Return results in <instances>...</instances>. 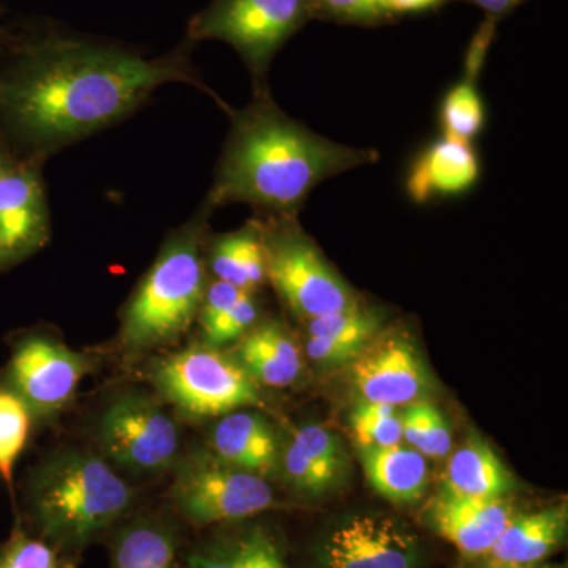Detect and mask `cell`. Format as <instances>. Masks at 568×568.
Returning <instances> with one entry per match:
<instances>
[{
    "label": "cell",
    "mask_w": 568,
    "mask_h": 568,
    "mask_svg": "<svg viewBox=\"0 0 568 568\" xmlns=\"http://www.w3.org/2000/svg\"><path fill=\"white\" fill-rule=\"evenodd\" d=\"M189 51L144 59L70 37L29 41L0 73V121L33 151H55L119 121L166 82L204 89Z\"/></svg>",
    "instance_id": "obj_1"
},
{
    "label": "cell",
    "mask_w": 568,
    "mask_h": 568,
    "mask_svg": "<svg viewBox=\"0 0 568 568\" xmlns=\"http://www.w3.org/2000/svg\"><path fill=\"white\" fill-rule=\"evenodd\" d=\"M379 153L349 148L313 133L284 114L268 93L233 114V130L207 203L254 205L268 215L295 213L315 186Z\"/></svg>",
    "instance_id": "obj_2"
},
{
    "label": "cell",
    "mask_w": 568,
    "mask_h": 568,
    "mask_svg": "<svg viewBox=\"0 0 568 568\" xmlns=\"http://www.w3.org/2000/svg\"><path fill=\"white\" fill-rule=\"evenodd\" d=\"M133 489L103 459L65 452L43 465L29 487V511L40 537L62 551H80L114 526Z\"/></svg>",
    "instance_id": "obj_3"
},
{
    "label": "cell",
    "mask_w": 568,
    "mask_h": 568,
    "mask_svg": "<svg viewBox=\"0 0 568 568\" xmlns=\"http://www.w3.org/2000/svg\"><path fill=\"white\" fill-rule=\"evenodd\" d=\"M212 211L205 203L192 223L164 245L123 316V345L133 349L166 345L185 334L200 315L205 294L200 244Z\"/></svg>",
    "instance_id": "obj_4"
},
{
    "label": "cell",
    "mask_w": 568,
    "mask_h": 568,
    "mask_svg": "<svg viewBox=\"0 0 568 568\" xmlns=\"http://www.w3.org/2000/svg\"><path fill=\"white\" fill-rule=\"evenodd\" d=\"M260 223L265 271L295 315L310 321L362 304L353 287L336 274L304 233L295 213L271 215Z\"/></svg>",
    "instance_id": "obj_5"
},
{
    "label": "cell",
    "mask_w": 568,
    "mask_h": 568,
    "mask_svg": "<svg viewBox=\"0 0 568 568\" xmlns=\"http://www.w3.org/2000/svg\"><path fill=\"white\" fill-rule=\"evenodd\" d=\"M310 18L313 0H213L190 22L189 41H226L261 82L280 48Z\"/></svg>",
    "instance_id": "obj_6"
},
{
    "label": "cell",
    "mask_w": 568,
    "mask_h": 568,
    "mask_svg": "<svg viewBox=\"0 0 568 568\" xmlns=\"http://www.w3.org/2000/svg\"><path fill=\"white\" fill-rule=\"evenodd\" d=\"M153 383L164 399L190 418L226 416L263 403L244 366L211 346H190L155 366Z\"/></svg>",
    "instance_id": "obj_7"
},
{
    "label": "cell",
    "mask_w": 568,
    "mask_h": 568,
    "mask_svg": "<svg viewBox=\"0 0 568 568\" xmlns=\"http://www.w3.org/2000/svg\"><path fill=\"white\" fill-rule=\"evenodd\" d=\"M171 500L186 521L203 528L268 510L275 496L264 477L201 455L179 469Z\"/></svg>",
    "instance_id": "obj_8"
},
{
    "label": "cell",
    "mask_w": 568,
    "mask_h": 568,
    "mask_svg": "<svg viewBox=\"0 0 568 568\" xmlns=\"http://www.w3.org/2000/svg\"><path fill=\"white\" fill-rule=\"evenodd\" d=\"M100 443L118 465L138 473H163L178 457L179 432L173 418L151 398L129 394L104 410Z\"/></svg>",
    "instance_id": "obj_9"
},
{
    "label": "cell",
    "mask_w": 568,
    "mask_h": 568,
    "mask_svg": "<svg viewBox=\"0 0 568 568\" xmlns=\"http://www.w3.org/2000/svg\"><path fill=\"white\" fill-rule=\"evenodd\" d=\"M320 568H418L420 540L388 515L364 514L343 519L316 547Z\"/></svg>",
    "instance_id": "obj_10"
},
{
    "label": "cell",
    "mask_w": 568,
    "mask_h": 568,
    "mask_svg": "<svg viewBox=\"0 0 568 568\" xmlns=\"http://www.w3.org/2000/svg\"><path fill=\"white\" fill-rule=\"evenodd\" d=\"M89 362L47 336H28L14 346L7 372L11 392L37 416H50L73 398Z\"/></svg>",
    "instance_id": "obj_11"
},
{
    "label": "cell",
    "mask_w": 568,
    "mask_h": 568,
    "mask_svg": "<svg viewBox=\"0 0 568 568\" xmlns=\"http://www.w3.org/2000/svg\"><path fill=\"white\" fill-rule=\"evenodd\" d=\"M351 366V384L362 403L413 405L432 388L417 346L402 332L377 335Z\"/></svg>",
    "instance_id": "obj_12"
},
{
    "label": "cell",
    "mask_w": 568,
    "mask_h": 568,
    "mask_svg": "<svg viewBox=\"0 0 568 568\" xmlns=\"http://www.w3.org/2000/svg\"><path fill=\"white\" fill-rule=\"evenodd\" d=\"M48 207L36 168L13 156L0 174V268L20 263L48 239Z\"/></svg>",
    "instance_id": "obj_13"
},
{
    "label": "cell",
    "mask_w": 568,
    "mask_h": 568,
    "mask_svg": "<svg viewBox=\"0 0 568 568\" xmlns=\"http://www.w3.org/2000/svg\"><path fill=\"white\" fill-rule=\"evenodd\" d=\"M517 508L507 497L480 499L440 491L426 510V523L437 536L469 558L487 556Z\"/></svg>",
    "instance_id": "obj_14"
},
{
    "label": "cell",
    "mask_w": 568,
    "mask_h": 568,
    "mask_svg": "<svg viewBox=\"0 0 568 568\" xmlns=\"http://www.w3.org/2000/svg\"><path fill=\"white\" fill-rule=\"evenodd\" d=\"M480 174L470 142L444 136L418 156L407 175L406 189L417 204L457 196L473 189Z\"/></svg>",
    "instance_id": "obj_15"
},
{
    "label": "cell",
    "mask_w": 568,
    "mask_h": 568,
    "mask_svg": "<svg viewBox=\"0 0 568 568\" xmlns=\"http://www.w3.org/2000/svg\"><path fill=\"white\" fill-rule=\"evenodd\" d=\"M287 480L306 496H323L338 487L347 463L342 443L323 425L310 424L294 433L283 457Z\"/></svg>",
    "instance_id": "obj_16"
},
{
    "label": "cell",
    "mask_w": 568,
    "mask_h": 568,
    "mask_svg": "<svg viewBox=\"0 0 568 568\" xmlns=\"http://www.w3.org/2000/svg\"><path fill=\"white\" fill-rule=\"evenodd\" d=\"M213 455L226 465L267 476L278 467L280 447L274 428L256 413L226 414L213 428Z\"/></svg>",
    "instance_id": "obj_17"
},
{
    "label": "cell",
    "mask_w": 568,
    "mask_h": 568,
    "mask_svg": "<svg viewBox=\"0 0 568 568\" xmlns=\"http://www.w3.org/2000/svg\"><path fill=\"white\" fill-rule=\"evenodd\" d=\"M381 327L383 315L364 304L315 317L306 324V353L320 364H351L381 334Z\"/></svg>",
    "instance_id": "obj_18"
},
{
    "label": "cell",
    "mask_w": 568,
    "mask_h": 568,
    "mask_svg": "<svg viewBox=\"0 0 568 568\" xmlns=\"http://www.w3.org/2000/svg\"><path fill=\"white\" fill-rule=\"evenodd\" d=\"M566 504L515 515L489 549L488 559L499 562L536 566L560 548L567 537Z\"/></svg>",
    "instance_id": "obj_19"
},
{
    "label": "cell",
    "mask_w": 568,
    "mask_h": 568,
    "mask_svg": "<svg viewBox=\"0 0 568 568\" xmlns=\"http://www.w3.org/2000/svg\"><path fill=\"white\" fill-rule=\"evenodd\" d=\"M237 362L256 384L287 387L302 372L301 351L275 321L260 324L242 336Z\"/></svg>",
    "instance_id": "obj_20"
},
{
    "label": "cell",
    "mask_w": 568,
    "mask_h": 568,
    "mask_svg": "<svg viewBox=\"0 0 568 568\" xmlns=\"http://www.w3.org/2000/svg\"><path fill=\"white\" fill-rule=\"evenodd\" d=\"M186 564L189 568H291L274 534L260 525L205 541Z\"/></svg>",
    "instance_id": "obj_21"
},
{
    "label": "cell",
    "mask_w": 568,
    "mask_h": 568,
    "mask_svg": "<svg viewBox=\"0 0 568 568\" xmlns=\"http://www.w3.org/2000/svg\"><path fill=\"white\" fill-rule=\"evenodd\" d=\"M362 465L369 485L392 503L420 499L428 485V465L414 448L399 446L361 448Z\"/></svg>",
    "instance_id": "obj_22"
},
{
    "label": "cell",
    "mask_w": 568,
    "mask_h": 568,
    "mask_svg": "<svg viewBox=\"0 0 568 568\" xmlns=\"http://www.w3.org/2000/svg\"><path fill=\"white\" fill-rule=\"evenodd\" d=\"M511 488L514 478L493 448L473 439L452 455L443 491L454 496L497 499L506 497Z\"/></svg>",
    "instance_id": "obj_23"
},
{
    "label": "cell",
    "mask_w": 568,
    "mask_h": 568,
    "mask_svg": "<svg viewBox=\"0 0 568 568\" xmlns=\"http://www.w3.org/2000/svg\"><path fill=\"white\" fill-rule=\"evenodd\" d=\"M211 267L220 282L253 293L267 278L261 223H246L235 233L220 235L211 248Z\"/></svg>",
    "instance_id": "obj_24"
},
{
    "label": "cell",
    "mask_w": 568,
    "mask_h": 568,
    "mask_svg": "<svg viewBox=\"0 0 568 568\" xmlns=\"http://www.w3.org/2000/svg\"><path fill=\"white\" fill-rule=\"evenodd\" d=\"M200 313L205 345L211 347L242 338L246 332L252 331L260 316L252 293L220 280L205 291Z\"/></svg>",
    "instance_id": "obj_25"
},
{
    "label": "cell",
    "mask_w": 568,
    "mask_h": 568,
    "mask_svg": "<svg viewBox=\"0 0 568 568\" xmlns=\"http://www.w3.org/2000/svg\"><path fill=\"white\" fill-rule=\"evenodd\" d=\"M174 534L159 523L136 521L119 530L110 568H174Z\"/></svg>",
    "instance_id": "obj_26"
},
{
    "label": "cell",
    "mask_w": 568,
    "mask_h": 568,
    "mask_svg": "<svg viewBox=\"0 0 568 568\" xmlns=\"http://www.w3.org/2000/svg\"><path fill=\"white\" fill-rule=\"evenodd\" d=\"M403 439L418 454L429 458L447 457L452 432L446 418L429 403L417 402L402 414Z\"/></svg>",
    "instance_id": "obj_27"
},
{
    "label": "cell",
    "mask_w": 568,
    "mask_h": 568,
    "mask_svg": "<svg viewBox=\"0 0 568 568\" xmlns=\"http://www.w3.org/2000/svg\"><path fill=\"white\" fill-rule=\"evenodd\" d=\"M444 136L470 142L485 125V106L476 84L462 81L444 99L440 106Z\"/></svg>",
    "instance_id": "obj_28"
},
{
    "label": "cell",
    "mask_w": 568,
    "mask_h": 568,
    "mask_svg": "<svg viewBox=\"0 0 568 568\" xmlns=\"http://www.w3.org/2000/svg\"><path fill=\"white\" fill-rule=\"evenodd\" d=\"M31 410L13 392H0V477L11 484L13 467L28 443Z\"/></svg>",
    "instance_id": "obj_29"
},
{
    "label": "cell",
    "mask_w": 568,
    "mask_h": 568,
    "mask_svg": "<svg viewBox=\"0 0 568 568\" xmlns=\"http://www.w3.org/2000/svg\"><path fill=\"white\" fill-rule=\"evenodd\" d=\"M0 568H74V562L62 549L17 525L0 547Z\"/></svg>",
    "instance_id": "obj_30"
},
{
    "label": "cell",
    "mask_w": 568,
    "mask_h": 568,
    "mask_svg": "<svg viewBox=\"0 0 568 568\" xmlns=\"http://www.w3.org/2000/svg\"><path fill=\"white\" fill-rule=\"evenodd\" d=\"M351 426L361 448L398 446L403 440L402 416L394 406L362 403L351 416Z\"/></svg>",
    "instance_id": "obj_31"
},
{
    "label": "cell",
    "mask_w": 568,
    "mask_h": 568,
    "mask_svg": "<svg viewBox=\"0 0 568 568\" xmlns=\"http://www.w3.org/2000/svg\"><path fill=\"white\" fill-rule=\"evenodd\" d=\"M313 18L347 24H375L390 18L383 0H313Z\"/></svg>",
    "instance_id": "obj_32"
},
{
    "label": "cell",
    "mask_w": 568,
    "mask_h": 568,
    "mask_svg": "<svg viewBox=\"0 0 568 568\" xmlns=\"http://www.w3.org/2000/svg\"><path fill=\"white\" fill-rule=\"evenodd\" d=\"M497 18L489 17L481 22L480 28L474 33L470 40L469 48H467L465 59V81L474 82L478 74H480L481 67H484L485 59H487L489 47L495 39Z\"/></svg>",
    "instance_id": "obj_33"
},
{
    "label": "cell",
    "mask_w": 568,
    "mask_h": 568,
    "mask_svg": "<svg viewBox=\"0 0 568 568\" xmlns=\"http://www.w3.org/2000/svg\"><path fill=\"white\" fill-rule=\"evenodd\" d=\"M443 2L444 0H383L384 9L390 17L392 14L417 13V11L435 9Z\"/></svg>",
    "instance_id": "obj_34"
},
{
    "label": "cell",
    "mask_w": 568,
    "mask_h": 568,
    "mask_svg": "<svg viewBox=\"0 0 568 568\" xmlns=\"http://www.w3.org/2000/svg\"><path fill=\"white\" fill-rule=\"evenodd\" d=\"M467 2L476 3L477 7L487 11L489 17H499L519 6L523 0H467Z\"/></svg>",
    "instance_id": "obj_35"
},
{
    "label": "cell",
    "mask_w": 568,
    "mask_h": 568,
    "mask_svg": "<svg viewBox=\"0 0 568 568\" xmlns=\"http://www.w3.org/2000/svg\"><path fill=\"white\" fill-rule=\"evenodd\" d=\"M484 568H562V567H555V566H521V564H507V562H499V560H493L489 559L487 562V566Z\"/></svg>",
    "instance_id": "obj_36"
},
{
    "label": "cell",
    "mask_w": 568,
    "mask_h": 568,
    "mask_svg": "<svg viewBox=\"0 0 568 568\" xmlns=\"http://www.w3.org/2000/svg\"><path fill=\"white\" fill-rule=\"evenodd\" d=\"M10 159V153L3 149L2 142H0V174H2L3 170H6L7 163H9Z\"/></svg>",
    "instance_id": "obj_37"
},
{
    "label": "cell",
    "mask_w": 568,
    "mask_h": 568,
    "mask_svg": "<svg viewBox=\"0 0 568 568\" xmlns=\"http://www.w3.org/2000/svg\"><path fill=\"white\" fill-rule=\"evenodd\" d=\"M0 37H2V28H0Z\"/></svg>",
    "instance_id": "obj_38"
}]
</instances>
